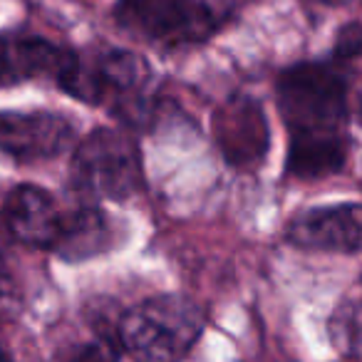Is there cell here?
<instances>
[{
  "label": "cell",
  "instance_id": "obj_15",
  "mask_svg": "<svg viewBox=\"0 0 362 362\" xmlns=\"http://www.w3.org/2000/svg\"><path fill=\"white\" fill-rule=\"evenodd\" d=\"M317 3H322V6H340L345 0H317Z\"/></svg>",
  "mask_w": 362,
  "mask_h": 362
},
{
  "label": "cell",
  "instance_id": "obj_7",
  "mask_svg": "<svg viewBox=\"0 0 362 362\" xmlns=\"http://www.w3.org/2000/svg\"><path fill=\"white\" fill-rule=\"evenodd\" d=\"M214 136L228 164L256 166L266 159L271 141L266 112L253 97H233L214 115Z\"/></svg>",
  "mask_w": 362,
  "mask_h": 362
},
{
  "label": "cell",
  "instance_id": "obj_8",
  "mask_svg": "<svg viewBox=\"0 0 362 362\" xmlns=\"http://www.w3.org/2000/svg\"><path fill=\"white\" fill-rule=\"evenodd\" d=\"M75 139L72 124L50 112H0V151L18 161L62 154Z\"/></svg>",
  "mask_w": 362,
  "mask_h": 362
},
{
  "label": "cell",
  "instance_id": "obj_4",
  "mask_svg": "<svg viewBox=\"0 0 362 362\" xmlns=\"http://www.w3.org/2000/svg\"><path fill=\"white\" fill-rule=\"evenodd\" d=\"M72 187L90 199L134 197L144 187V169L134 139L119 129H95L72 159Z\"/></svg>",
  "mask_w": 362,
  "mask_h": 362
},
{
  "label": "cell",
  "instance_id": "obj_5",
  "mask_svg": "<svg viewBox=\"0 0 362 362\" xmlns=\"http://www.w3.org/2000/svg\"><path fill=\"white\" fill-rule=\"evenodd\" d=\"M115 18L122 28L161 47L197 45L218 28L204 0H117Z\"/></svg>",
  "mask_w": 362,
  "mask_h": 362
},
{
  "label": "cell",
  "instance_id": "obj_2",
  "mask_svg": "<svg viewBox=\"0 0 362 362\" xmlns=\"http://www.w3.org/2000/svg\"><path fill=\"white\" fill-rule=\"evenodd\" d=\"M149 67L127 50L97 52L92 60L77 55V67L62 92L92 107H110L117 117L144 122L149 110Z\"/></svg>",
  "mask_w": 362,
  "mask_h": 362
},
{
  "label": "cell",
  "instance_id": "obj_13",
  "mask_svg": "<svg viewBox=\"0 0 362 362\" xmlns=\"http://www.w3.org/2000/svg\"><path fill=\"white\" fill-rule=\"evenodd\" d=\"M360 45H362V37H360V23H347L340 33H337V40H335V55L342 57V60H355L360 55Z\"/></svg>",
  "mask_w": 362,
  "mask_h": 362
},
{
  "label": "cell",
  "instance_id": "obj_10",
  "mask_svg": "<svg viewBox=\"0 0 362 362\" xmlns=\"http://www.w3.org/2000/svg\"><path fill=\"white\" fill-rule=\"evenodd\" d=\"M62 214L57 211L55 199L40 187L21 184L8 194L3 204V231L18 243L33 248H52L60 228Z\"/></svg>",
  "mask_w": 362,
  "mask_h": 362
},
{
  "label": "cell",
  "instance_id": "obj_3",
  "mask_svg": "<svg viewBox=\"0 0 362 362\" xmlns=\"http://www.w3.org/2000/svg\"><path fill=\"white\" fill-rule=\"evenodd\" d=\"M204 330V313L184 296H159L124 313L119 340L144 360H176L194 347Z\"/></svg>",
  "mask_w": 362,
  "mask_h": 362
},
{
  "label": "cell",
  "instance_id": "obj_1",
  "mask_svg": "<svg viewBox=\"0 0 362 362\" xmlns=\"http://www.w3.org/2000/svg\"><path fill=\"white\" fill-rule=\"evenodd\" d=\"M278 107L288 124V174L298 179H322L345 166L347 80L337 65L300 62L278 77Z\"/></svg>",
  "mask_w": 362,
  "mask_h": 362
},
{
  "label": "cell",
  "instance_id": "obj_14",
  "mask_svg": "<svg viewBox=\"0 0 362 362\" xmlns=\"http://www.w3.org/2000/svg\"><path fill=\"white\" fill-rule=\"evenodd\" d=\"M21 305V296H18V288L13 286V281L0 271V317L13 315Z\"/></svg>",
  "mask_w": 362,
  "mask_h": 362
},
{
  "label": "cell",
  "instance_id": "obj_16",
  "mask_svg": "<svg viewBox=\"0 0 362 362\" xmlns=\"http://www.w3.org/2000/svg\"><path fill=\"white\" fill-rule=\"evenodd\" d=\"M8 357H11V355H8V350L3 347V342H0V360H8Z\"/></svg>",
  "mask_w": 362,
  "mask_h": 362
},
{
  "label": "cell",
  "instance_id": "obj_9",
  "mask_svg": "<svg viewBox=\"0 0 362 362\" xmlns=\"http://www.w3.org/2000/svg\"><path fill=\"white\" fill-rule=\"evenodd\" d=\"M286 238L298 248L308 251L357 253L362 241L360 204H335L303 211L291 221Z\"/></svg>",
  "mask_w": 362,
  "mask_h": 362
},
{
  "label": "cell",
  "instance_id": "obj_11",
  "mask_svg": "<svg viewBox=\"0 0 362 362\" xmlns=\"http://www.w3.org/2000/svg\"><path fill=\"white\" fill-rule=\"evenodd\" d=\"M115 243V228L110 216L97 206H80L70 214H62L52 251L70 263L95 258Z\"/></svg>",
  "mask_w": 362,
  "mask_h": 362
},
{
  "label": "cell",
  "instance_id": "obj_6",
  "mask_svg": "<svg viewBox=\"0 0 362 362\" xmlns=\"http://www.w3.org/2000/svg\"><path fill=\"white\" fill-rule=\"evenodd\" d=\"M77 67V52L60 47L45 37L0 35V85L23 80H50L65 87Z\"/></svg>",
  "mask_w": 362,
  "mask_h": 362
},
{
  "label": "cell",
  "instance_id": "obj_12",
  "mask_svg": "<svg viewBox=\"0 0 362 362\" xmlns=\"http://www.w3.org/2000/svg\"><path fill=\"white\" fill-rule=\"evenodd\" d=\"M360 300L352 298L337 305V310L332 313L330 322H327V332L330 340L335 345L337 352H342L350 360L360 357Z\"/></svg>",
  "mask_w": 362,
  "mask_h": 362
}]
</instances>
